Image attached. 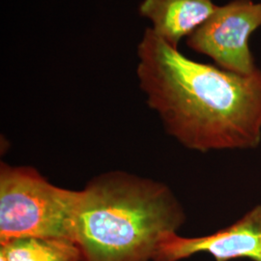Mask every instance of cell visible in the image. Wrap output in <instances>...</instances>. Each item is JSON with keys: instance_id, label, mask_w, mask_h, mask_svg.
I'll list each match as a JSON object with an SVG mask.
<instances>
[{"instance_id": "1", "label": "cell", "mask_w": 261, "mask_h": 261, "mask_svg": "<svg viewBox=\"0 0 261 261\" xmlns=\"http://www.w3.org/2000/svg\"><path fill=\"white\" fill-rule=\"evenodd\" d=\"M137 75L168 135L199 152L253 149L261 142V70L234 74L198 63L147 28Z\"/></svg>"}, {"instance_id": "2", "label": "cell", "mask_w": 261, "mask_h": 261, "mask_svg": "<svg viewBox=\"0 0 261 261\" xmlns=\"http://www.w3.org/2000/svg\"><path fill=\"white\" fill-rule=\"evenodd\" d=\"M81 193L75 243L82 261H152L162 238L186 219L168 186L125 171L103 173Z\"/></svg>"}, {"instance_id": "3", "label": "cell", "mask_w": 261, "mask_h": 261, "mask_svg": "<svg viewBox=\"0 0 261 261\" xmlns=\"http://www.w3.org/2000/svg\"><path fill=\"white\" fill-rule=\"evenodd\" d=\"M81 191L56 186L35 168H0V244L40 237L75 242Z\"/></svg>"}, {"instance_id": "4", "label": "cell", "mask_w": 261, "mask_h": 261, "mask_svg": "<svg viewBox=\"0 0 261 261\" xmlns=\"http://www.w3.org/2000/svg\"><path fill=\"white\" fill-rule=\"evenodd\" d=\"M261 27V3L232 0L214 13L187 39V45L212 58L221 69L251 75L257 67L249 47V38Z\"/></svg>"}, {"instance_id": "5", "label": "cell", "mask_w": 261, "mask_h": 261, "mask_svg": "<svg viewBox=\"0 0 261 261\" xmlns=\"http://www.w3.org/2000/svg\"><path fill=\"white\" fill-rule=\"evenodd\" d=\"M200 252L216 261L247 258L261 261V204L254 206L234 224L201 237L166 234L152 261H179Z\"/></svg>"}, {"instance_id": "6", "label": "cell", "mask_w": 261, "mask_h": 261, "mask_svg": "<svg viewBox=\"0 0 261 261\" xmlns=\"http://www.w3.org/2000/svg\"><path fill=\"white\" fill-rule=\"evenodd\" d=\"M218 6L212 0H142L140 14L151 20L152 30L171 47L192 34Z\"/></svg>"}, {"instance_id": "7", "label": "cell", "mask_w": 261, "mask_h": 261, "mask_svg": "<svg viewBox=\"0 0 261 261\" xmlns=\"http://www.w3.org/2000/svg\"><path fill=\"white\" fill-rule=\"evenodd\" d=\"M0 245L6 261H82L80 248L71 240L24 237Z\"/></svg>"}, {"instance_id": "8", "label": "cell", "mask_w": 261, "mask_h": 261, "mask_svg": "<svg viewBox=\"0 0 261 261\" xmlns=\"http://www.w3.org/2000/svg\"><path fill=\"white\" fill-rule=\"evenodd\" d=\"M0 261H6V259L2 255H0Z\"/></svg>"}]
</instances>
